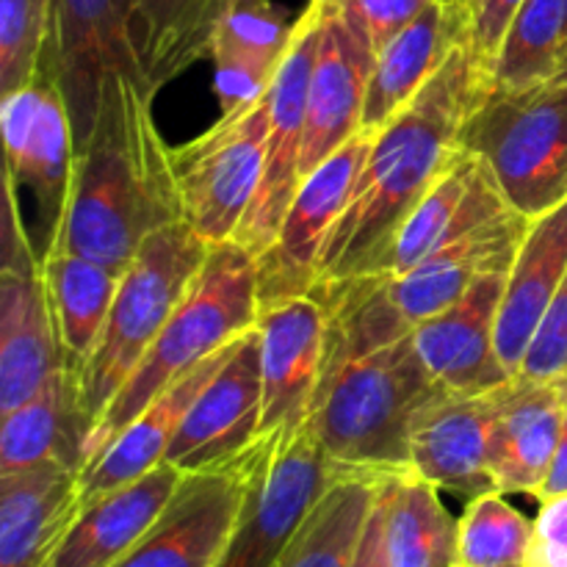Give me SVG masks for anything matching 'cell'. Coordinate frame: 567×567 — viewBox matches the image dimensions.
<instances>
[{"label":"cell","mask_w":567,"mask_h":567,"mask_svg":"<svg viewBox=\"0 0 567 567\" xmlns=\"http://www.w3.org/2000/svg\"><path fill=\"white\" fill-rule=\"evenodd\" d=\"M172 150L155 125L153 94L133 78H114L75 150L64 219L48 252L125 271L153 233L183 221Z\"/></svg>","instance_id":"obj_1"},{"label":"cell","mask_w":567,"mask_h":567,"mask_svg":"<svg viewBox=\"0 0 567 567\" xmlns=\"http://www.w3.org/2000/svg\"><path fill=\"white\" fill-rule=\"evenodd\" d=\"M485 97L474 59L457 44L413 103L377 131L352 199L327 238L316 286L365 269L443 175L460 150L465 120Z\"/></svg>","instance_id":"obj_2"},{"label":"cell","mask_w":567,"mask_h":567,"mask_svg":"<svg viewBox=\"0 0 567 567\" xmlns=\"http://www.w3.org/2000/svg\"><path fill=\"white\" fill-rule=\"evenodd\" d=\"M532 219L518 210L463 233L402 275H358L316 286L324 305L321 380L363 354L413 336L415 327L457 302L480 277L509 271Z\"/></svg>","instance_id":"obj_3"},{"label":"cell","mask_w":567,"mask_h":567,"mask_svg":"<svg viewBox=\"0 0 567 567\" xmlns=\"http://www.w3.org/2000/svg\"><path fill=\"white\" fill-rule=\"evenodd\" d=\"M258 313V258L238 241L210 244L208 258L188 293L89 432L83 465L166 388L252 330Z\"/></svg>","instance_id":"obj_4"},{"label":"cell","mask_w":567,"mask_h":567,"mask_svg":"<svg viewBox=\"0 0 567 567\" xmlns=\"http://www.w3.org/2000/svg\"><path fill=\"white\" fill-rule=\"evenodd\" d=\"M441 391L408 336L321 380L308 426L338 468L408 474L413 421Z\"/></svg>","instance_id":"obj_5"},{"label":"cell","mask_w":567,"mask_h":567,"mask_svg":"<svg viewBox=\"0 0 567 567\" xmlns=\"http://www.w3.org/2000/svg\"><path fill=\"white\" fill-rule=\"evenodd\" d=\"M208 252L205 238L186 221H175L153 233L131 260L97 343L81 369L70 374L86 437L188 293Z\"/></svg>","instance_id":"obj_6"},{"label":"cell","mask_w":567,"mask_h":567,"mask_svg":"<svg viewBox=\"0 0 567 567\" xmlns=\"http://www.w3.org/2000/svg\"><path fill=\"white\" fill-rule=\"evenodd\" d=\"M460 147L474 153L526 219L567 199V78L482 100L460 131Z\"/></svg>","instance_id":"obj_7"},{"label":"cell","mask_w":567,"mask_h":567,"mask_svg":"<svg viewBox=\"0 0 567 567\" xmlns=\"http://www.w3.org/2000/svg\"><path fill=\"white\" fill-rule=\"evenodd\" d=\"M260 446L249 493L216 567H271L286 551L327 487L341 474L305 424L297 432H269Z\"/></svg>","instance_id":"obj_8"},{"label":"cell","mask_w":567,"mask_h":567,"mask_svg":"<svg viewBox=\"0 0 567 567\" xmlns=\"http://www.w3.org/2000/svg\"><path fill=\"white\" fill-rule=\"evenodd\" d=\"M269 100L219 116L203 136L172 150L183 221L208 244L236 241L264 175Z\"/></svg>","instance_id":"obj_9"},{"label":"cell","mask_w":567,"mask_h":567,"mask_svg":"<svg viewBox=\"0 0 567 567\" xmlns=\"http://www.w3.org/2000/svg\"><path fill=\"white\" fill-rule=\"evenodd\" d=\"M44 72L70 111L75 150L83 147L97 120L103 89L114 78H133L147 89L133 39V0H50Z\"/></svg>","instance_id":"obj_10"},{"label":"cell","mask_w":567,"mask_h":567,"mask_svg":"<svg viewBox=\"0 0 567 567\" xmlns=\"http://www.w3.org/2000/svg\"><path fill=\"white\" fill-rule=\"evenodd\" d=\"M20 188L3 177L0 230V415L25 404L61 369L42 260L20 216Z\"/></svg>","instance_id":"obj_11"},{"label":"cell","mask_w":567,"mask_h":567,"mask_svg":"<svg viewBox=\"0 0 567 567\" xmlns=\"http://www.w3.org/2000/svg\"><path fill=\"white\" fill-rule=\"evenodd\" d=\"M324 22V0H308L293 25L291 44L269 83V136H266L264 175L258 194L236 233V241L255 258L266 252L302 186V142L308 92Z\"/></svg>","instance_id":"obj_12"},{"label":"cell","mask_w":567,"mask_h":567,"mask_svg":"<svg viewBox=\"0 0 567 567\" xmlns=\"http://www.w3.org/2000/svg\"><path fill=\"white\" fill-rule=\"evenodd\" d=\"M264 437L210 468L188 471L147 535L114 567H216L241 515Z\"/></svg>","instance_id":"obj_13"},{"label":"cell","mask_w":567,"mask_h":567,"mask_svg":"<svg viewBox=\"0 0 567 567\" xmlns=\"http://www.w3.org/2000/svg\"><path fill=\"white\" fill-rule=\"evenodd\" d=\"M6 177L37 199V252L53 247L75 169V133L64 97L48 72L0 97Z\"/></svg>","instance_id":"obj_14"},{"label":"cell","mask_w":567,"mask_h":567,"mask_svg":"<svg viewBox=\"0 0 567 567\" xmlns=\"http://www.w3.org/2000/svg\"><path fill=\"white\" fill-rule=\"evenodd\" d=\"M374 136V131H360L305 177L275 241L258 258L260 305L313 291L327 238L352 199Z\"/></svg>","instance_id":"obj_15"},{"label":"cell","mask_w":567,"mask_h":567,"mask_svg":"<svg viewBox=\"0 0 567 567\" xmlns=\"http://www.w3.org/2000/svg\"><path fill=\"white\" fill-rule=\"evenodd\" d=\"M264 380H260L258 327L233 341L225 363L197 393L166 452L181 471L210 468L247 452L260 437Z\"/></svg>","instance_id":"obj_16"},{"label":"cell","mask_w":567,"mask_h":567,"mask_svg":"<svg viewBox=\"0 0 567 567\" xmlns=\"http://www.w3.org/2000/svg\"><path fill=\"white\" fill-rule=\"evenodd\" d=\"M260 380L264 419L260 435L297 432L308 424L324 369L327 316L316 293L260 305Z\"/></svg>","instance_id":"obj_17"},{"label":"cell","mask_w":567,"mask_h":567,"mask_svg":"<svg viewBox=\"0 0 567 567\" xmlns=\"http://www.w3.org/2000/svg\"><path fill=\"white\" fill-rule=\"evenodd\" d=\"M493 421V391L452 393L443 388L415 415L410 471L432 482L437 491L463 498L496 491L491 476Z\"/></svg>","instance_id":"obj_18"},{"label":"cell","mask_w":567,"mask_h":567,"mask_svg":"<svg viewBox=\"0 0 567 567\" xmlns=\"http://www.w3.org/2000/svg\"><path fill=\"white\" fill-rule=\"evenodd\" d=\"M507 271L480 277L443 313L415 327L413 343L430 374L452 393H487L509 380L496 349Z\"/></svg>","instance_id":"obj_19"},{"label":"cell","mask_w":567,"mask_h":567,"mask_svg":"<svg viewBox=\"0 0 567 567\" xmlns=\"http://www.w3.org/2000/svg\"><path fill=\"white\" fill-rule=\"evenodd\" d=\"M371 66V44L349 25L341 11L327 9L324 3L319 55L305 114L302 181L360 133Z\"/></svg>","instance_id":"obj_20"},{"label":"cell","mask_w":567,"mask_h":567,"mask_svg":"<svg viewBox=\"0 0 567 567\" xmlns=\"http://www.w3.org/2000/svg\"><path fill=\"white\" fill-rule=\"evenodd\" d=\"M496 421L491 441V476L498 493H540L565 424L567 377L563 380H524L509 377L493 388Z\"/></svg>","instance_id":"obj_21"},{"label":"cell","mask_w":567,"mask_h":567,"mask_svg":"<svg viewBox=\"0 0 567 567\" xmlns=\"http://www.w3.org/2000/svg\"><path fill=\"white\" fill-rule=\"evenodd\" d=\"M297 20L277 0H225L210 37L219 116H236L264 100L291 44Z\"/></svg>","instance_id":"obj_22"},{"label":"cell","mask_w":567,"mask_h":567,"mask_svg":"<svg viewBox=\"0 0 567 567\" xmlns=\"http://www.w3.org/2000/svg\"><path fill=\"white\" fill-rule=\"evenodd\" d=\"M81 471L42 463L0 474V567H44L81 515Z\"/></svg>","instance_id":"obj_23"},{"label":"cell","mask_w":567,"mask_h":567,"mask_svg":"<svg viewBox=\"0 0 567 567\" xmlns=\"http://www.w3.org/2000/svg\"><path fill=\"white\" fill-rule=\"evenodd\" d=\"M567 271V199L532 219L507 271L498 308L496 349L509 377L518 374L554 293Z\"/></svg>","instance_id":"obj_24"},{"label":"cell","mask_w":567,"mask_h":567,"mask_svg":"<svg viewBox=\"0 0 567 567\" xmlns=\"http://www.w3.org/2000/svg\"><path fill=\"white\" fill-rule=\"evenodd\" d=\"M183 476L186 471L164 460L138 480L94 498L81 509L72 529L55 548L50 565L114 567L158 520V515L181 487Z\"/></svg>","instance_id":"obj_25"},{"label":"cell","mask_w":567,"mask_h":567,"mask_svg":"<svg viewBox=\"0 0 567 567\" xmlns=\"http://www.w3.org/2000/svg\"><path fill=\"white\" fill-rule=\"evenodd\" d=\"M233 347V343H230ZM230 347L216 352L197 369L188 371L183 380L166 388L155 402H150L136 419L127 426H122L92 460L81 468V480H78V496H81V509L92 504L94 498L105 496V493L116 491V487L127 485V482L138 480L155 465H161L169 452V443L175 437L177 426H181L183 415L192 408L197 393L208 385L214 371L225 363Z\"/></svg>","instance_id":"obj_26"},{"label":"cell","mask_w":567,"mask_h":567,"mask_svg":"<svg viewBox=\"0 0 567 567\" xmlns=\"http://www.w3.org/2000/svg\"><path fill=\"white\" fill-rule=\"evenodd\" d=\"M463 20L454 14L446 0H435L385 48L377 50L360 131L377 133L404 105L413 103L415 94L435 78L443 61L457 44H463Z\"/></svg>","instance_id":"obj_27"},{"label":"cell","mask_w":567,"mask_h":567,"mask_svg":"<svg viewBox=\"0 0 567 567\" xmlns=\"http://www.w3.org/2000/svg\"><path fill=\"white\" fill-rule=\"evenodd\" d=\"M39 260L61 365L75 374L97 343L125 271L75 252H48Z\"/></svg>","instance_id":"obj_28"},{"label":"cell","mask_w":567,"mask_h":567,"mask_svg":"<svg viewBox=\"0 0 567 567\" xmlns=\"http://www.w3.org/2000/svg\"><path fill=\"white\" fill-rule=\"evenodd\" d=\"M83 432L75 410V388L61 365L25 404L3 415L0 426V474L42 463H66L81 471Z\"/></svg>","instance_id":"obj_29"},{"label":"cell","mask_w":567,"mask_h":567,"mask_svg":"<svg viewBox=\"0 0 567 567\" xmlns=\"http://www.w3.org/2000/svg\"><path fill=\"white\" fill-rule=\"evenodd\" d=\"M382 482V474L341 468L271 567H352Z\"/></svg>","instance_id":"obj_30"},{"label":"cell","mask_w":567,"mask_h":567,"mask_svg":"<svg viewBox=\"0 0 567 567\" xmlns=\"http://www.w3.org/2000/svg\"><path fill=\"white\" fill-rule=\"evenodd\" d=\"M225 0H133V39L153 94L205 59Z\"/></svg>","instance_id":"obj_31"},{"label":"cell","mask_w":567,"mask_h":567,"mask_svg":"<svg viewBox=\"0 0 567 567\" xmlns=\"http://www.w3.org/2000/svg\"><path fill=\"white\" fill-rule=\"evenodd\" d=\"M385 546L391 567H452L457 554V520L413 471L385 480Z\"/></svg>","instance_id":"obj_32"},{"label":"cell","mask_w":567,"mask_h":567,"mask_svg":"<svg viewBox=\"0 0 567 567\" xmlns=\"http://www.w3.org/2000/svg\"><path fill=\"white\" fill-rule=\"evenodd\" d=\"M565 50L567 0H524L487 70V97L557 78Z\"/></svg>","instance_id":"obj_33"},{"label":"cell","mask_w":567,"mask_h":567,"mask_svg":"<svg viewBox=\"0 0 567 567\" xmlns=\"http://www.w3.org/2000/svg\"><path fill=\"white\" fill-rule=\"evenodd\" d=\"M535 520L491 491L468 498L457 520V554L452 567H518L526 563Z\"/></svg>","instance_id":"obj_34"},{"label":"cell","mask_w":567,"mask_h":567,"mask_svg":"<svg viewBox=\"0 0 567 567\" xmlns=\"http://www.w3.org/2000/svg\"><path fill=\"white\" fill-rule=\"evenodd\" d=\"M48 42L50 0H0V94L42 75Z\"/></svg>","instance_id":"obj_35"},{"label":"cell","mask_w":567,"mask_h":567,"mask_svg":"<svg viewBox=\"0 0 567 567\" xmlns=\"http://www.w3.org/2000/svg\"><path fill=\"white\" fill-rule=\"evenodd\" d=\"M515 377L537 382L567 377V271Z\"/></svg>","instance_id":"obj_36"},{"label":"cell","mask_w":567,"mask_h":567,"mask_svg":"<svg viewBox=\"0 0 567 567\" xmlns=\"http://www.w3.org/2000/svg\"><path fill=\"white\" fill-rule=\"evenodd\" d=\"M435 0H347L341 6L349 25L371 44V50L385 48L396 33H402L419 14H424Z\"/></svg>","instance_id":"obj_37"},{"label":"cell","mask_w":567,"mask_h":567,"mask_svg":"<svg viewBox=\"0 0 567 567\" xmlns=\"http://www.w3.org/2000/svg\"><path fill=\"white\" fill-rule=\"evenodd\" d=\"M520 6H524V0H474L463 44L471 53V59H474L482 81H485V92L487 70H491L493 59H496L498 48H502L504 37H507Z\"/></svg>","instance_id":"obj_38"},{"label":"cell","mask_w":567,"mask_h":567,"mask_svg":"<svg viewBox=\"0 0 567 567\" xmlns=\"http://www.w3.org/2000/svg\"><path fill=\"white\" fill-rule=\"evenodd\" d=\"M524 567H567V493L540 502Z\"/></svg>","instance_id":"obj_39"},{"label":"cell","mask_w":567,"mask_h":567,"mask_svg":"<svg viewBox=\"0 0 567 567\" xmlns=\"http://www.w3.org/2000/svg\"><path fill=\"white\" fill-rule=\"evenodd\" d=\"M352 567H391L385 546V482H382L374 507H371L369 513V520H365V529L363 537H360V546L358 554H354Z\"/></svg>","instance_id":"obj_40"},{"label":"cell","mask_w":567,"mask_h":567,"mask_svg":"<svg viewBox=\"0 0 567 567\" xmlns=\"http://www.w3.org/2000/svg\"><path fill=\"white\" fill-rule=\"evenodd\" d=\"M567 493V402H565V424H563V437H559L557 457H554L551 471H548L546 482H543L540 493H537V502H546V498Z\"/></svg>","instance_id":"obj_41"},{"label":"cell","mask_w":567,"mask_h":567,"mask_svg":"<svg viewBox=\"0 0 567 567\" xmlns=\"http://www.w3.org/2000/svg\"><path fill=\"white\" fill-rule=\"evenodd\" d=\"M449 6H452L454 14L463 20V28H468V17H471V9H474V0H446Z\"/></svg>","instance_id":"obj_42"},{"label":"cell","mask_w":567,"mask_h":567,"mask_svg":"<svg viewBox=\"0 0 567 567\" xmlns=\"http://www.w3.org/2000/svg\"><path fill=\"white\" fill-rule=\"evenodd\" d=\"M557 78H567V50H565V55H563V64H559Z\"/></svg>","instance_id":"obj_43"},{"label":"cell","mask_w":567,"mask_h":567,"mask_svg":"<svg viewBox=\"0 0 567 567\" xmlns=\"http://www.w3.org/2000/svg\"><path fill=\"white\" fill-rule=\"evenodd\" d=\"M327 3V9H341L343 3H347V0H324Z\"/></svg>","instance_id":"obj_44"},{"label":"cell","mask_w":567,"mask_h":567,"mask_svg":"<svg viewBox=\"0 0 567 567\" xmlns=\"http://www.w3.org/2000/svg\"><path fill=\"white\" fill-rule=\"evenodd\" d=\"M44 567H53V565H50V563H48V565H44Z\"/></svg>","instance_id":"obj_45"},{"label":"cell","mask_w":567,"mask_h":567,"mask_svg":"<svg viewBox=\"0 0 567 567\" xmlns=\"http://www.w3.org/2000/svg\"><path fill=\"white\" fill-rule=\"evenodd\" d=\"M518 567H524V565H518Z\"/></svg>","instance_id":"obj_46"}]
</instances>
